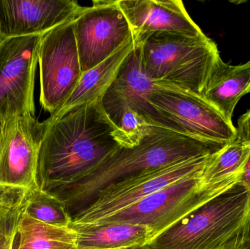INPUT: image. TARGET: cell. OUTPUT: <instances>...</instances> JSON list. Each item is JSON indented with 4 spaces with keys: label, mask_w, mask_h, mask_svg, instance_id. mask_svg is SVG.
I'll return each instance as SVG.
<instances>
[{
    "label": "cell",
    "mask_w": 250,
    "mask_h": 249,
    "mask_svg": "<svg viewBox=\"0 0 250 249\" xmlns=\"http://www.w3.org/2000/svg\"><path fill=\"white\" fill-rule=\"evenodd\" d=\"M156 86L157 83L146 75L140 48L135 47L103 97V106L108 109L126 105L142 114L152 125L169 129L166 121L148 102V95Z\"/></svg>",
    "instance_id": "obj_14"
},
{
    "label": "cell",
    "mask_w": 250,
    "mask_h": 249,
    "mask_svg": "<svg viewBox=\"0 0 250 249\" xmlns=\"http://www.w3.org/2000/svg\"><path fill=\"white\" fill-rule=\"evenodd\" d=\"M156 83L148 95V102L170 130L219 146H226L238 138L233 122L202 96L176 85Z\"/></svg>",
    "instance_id": "obj_5"
},
{
    "label": "cell",
    "mask_w": 250,
    "mask_h": 249,
    "mask_svg": "<svg viewBox=\"0 0 250 249\" xmlns=\"http://www.w3.org/2000/svg\"><path fill=\"white\" fill-rule=\"evenodd\" d=\"M224 146L154 126L139 144L119 146L89 173L50 194L64 203L73 219L98 193L113 184L178 162L209 156Z\"/></svg>",
    "instance_id": "obj_2"
},
{
    "label": "cell",
    "mask_w": 250,
    "mask_h": 249,
    "mask_svg": "<svg viewBox=\"0 0 250 249\" xmlns=\"http://www.w3.org/2000/svg\"><path fill=\"white\" fill-rule=\"evenodd\" d=\"M138 48L148 78L156 83L180 86L200 96L220 57L215 42L207 36L154 34Z\"/></svg>",
    "instance_id": "obj_4"
},
{
    "label": "cell",
    "mask_w": 250,
    "mask_h": 249,
    "mask_svg": "<svg viewBox=\"0 0 250 249\" xmlns=\"http://www.w3.org/2000/svg\"><path fill=\"white\" fill-rule=\"evenodd\" d=\"M73 20L82 73L111 57L129 39L130 26L114 0L93 1Z\"/></svg>",
    "instance_id": "obj_10"
},
{
    "label": "cell",
    "mask_w": 250,
    "mask_h": 249,
    "mask_svg": "<svg viewBox=\"0 0 250 249\" xmlns=\"http://www.w3.org/2000/svg\"><path fill=\"white\" fill-rule=\"evenodd\" d=\"M250 141L237 138L211 155L199 178L202 191L224 192L240 181Z\"/></svg>",
    "instance_id": "obj_18"
},
{
    "label": "cell",
    "mask_w": 250,
    "mask_h": 249,
    "mask_svg": "<svg viewBox=\"0 0 250 249\" xmlns=\"http://www.w3.org/2000/svg\"><path fill=\"white\" fill-rule=\"evenodd\" d=\"M250 229V193L239 181L151 240L143 249H219Z\"/></svg>",
    "instance_id": "obj_3"
},
{
    "label": "cell",
    "mask_w": 250,
    "mask_h": 249,
    "mask_svg": "<svg viewBox=\"0 0 250 249\" xmlns=\"http://www.w3.org/2000/svg\"><path fill=\"white\" fill-rule=\"evenodd\" d=\"M78 249H123L144 247L153 239L148 227L122 222L72 223Z\"/></svg>",
    "instance_id": "obj_17"
},
{
    "label": "cell",
    "mask_w": 250,
    "mask_h": 249,
    "mask_svg": "<svg viewBox=\"0 0 250 249\" xmlns=\"http://www.w3.org/2000/svg\"><path fill=\"white\" fill-rule=\"evenodd\" d=\"M43 128L35 116L0 120V185L38 190V155Z\"/></svg>",
    "instance_id": "obj_11"
},
{
    "label": "cell",
    "mask_w": 250,
    "mask_h": 249,
    "mask_svg": "<svg viewBox=\"0 0 250 249\" xmlns=\"http://www.w3.org/2000/svg\"><path fill=\"white\" fill-rule=\"evenodd\" d=\"M250 93V61L230 65L218 57L203 89L201 96L228 121H232L235 108L242 96Z\"/></svg>",
    "instance_id": "obj_15"
},
{
    "label": "cell",
    "mask_w": 250,
    "mask_h": 249,
    "mask_svg": "<svg viewBox=\"0 0 250 249\" xmlns=\"http://www.w3.org/2000/svg\"><path fill=\"white\" fill-rule=\"evenodd\" d=\"M73 20L43 34L40 42V102L51 115L70 97L83 75Z\"/></svg>",
    "instance_id": "obj_6"
},
{
    "label": "cell",
    "mask_w": 250,
    "mask_h": 249,
    "mask_svg": "<svg viewBox=\"0 0 250 249\" xmlns=\"http://www.w3.org/2000/svg\"><path fill=\"white\" fill-rule=\"evenodd\" d=\"M84 7L73 0H0V32L6 38L42 35Z\"/></svg>",
    "instance_id": "obj_13"
},
{
    "label": "cell",
    "mask_w": 250,
    "mask_h": 249,
    "mask_svg": "<svg viewBox=\"0 0 250 249\" xmlns=\"http://www.w3.org/2000/svg\"><path fill=\"white\" fill-rule=\"evenodd\" d=\"M25 213L32 219L53 226L67 228L73 223L64 203L40 190L31 191Z\"/></svg>",
    "instance_id": "obj_22"
},
{
    "label": "cell",
    "mask_w": 250,
    "mask_h": 249,
    "mask_svg": "<svg viewBox=\"0 0 250 249\" xmlns=\"http://www.w3.org/2000/svg\"><path fill=\"white\" fill-rule=\"evenodd\" d=\"M31 191L0 185V249H13L18 227L26 211Z\"/></svg>",
    "instance_id": "obj_20"
},
{
    "label": "cell",
    "mask_w": 250,
    "mask_h": 249,
    "mask_svg": "<svg viewBox=\"0 0 250 249\" xmlns=\"http://www.w3.org/2000/svg\"><path fill=\"white\" fill-rule=\"evenodd\" d=\"M211 155L178 162L113 184L98 193L86 209L73 217V223L96 224L111 217L164 187L201 172Z\"/></svg>",
    "instance_id": "obj_8"
},
{
    "label": "cell",
    "mask_w": 250,
    "mask_h": 249,
    "mask_svg": "<svg viewBox=\"0 0 250 249\" xmlns=\"http://www.w3.org/2000/svg\"><path fill=\"white\" fill-rule=\"evenodd\" d=\"M117 1L130 26L136 48L154 34L167 32L193 38L207 36L191 19L180 0Z\"/></svg>",
    "instance_id": "obj_12"
},
{
    "label": "cell",
    "mask_w": 250,
    "mask_h": 249,
    "mask_svg": "<svg viewBox=\"0 0 250 249\" xmlns=\"http://www.w3.org/2000/svg\"><path fill=\"white\" fill-rule=\"evenodd\" d=\"M134 48L133 39H129L105 61L83 73L79 84L64 105L42 122L51 124L75 108L102 99Z\"/></svg>",
    "instance_id": "obj_16"
},
{
    "label": "cell",
    "mask_w": 250,
    "mask_h": 249,
    "mask_svg": "<svg viewBox=\"0 0 250 249\" xmlns=\"http://www.w3.org/2000/svg\"><path fill=\"white\" fill-rule=\"evenodd\" d=\"M240 182L247 187L250 193V152L241 176Z\"/></svg>",
    "instance_id": "obj_25"
},
{
    "label": "cell",
    "mask_w": 250,
    "mask_h": 249,
    "mask_svg": "<svg viewBox=\"0 0 250 249\" xmlns=\"http://www.w3.org/2000/svg\"><path fill=\"white\" fill-rule=\"evenodd\" d=\"M202 171L164 187L123 211L96 224L122 222L144 225L151 230L154 239L224 192L201 190L199 178Z\"/></svg>",
    "instance_id": "obj_7"
},
{
    "label": "cell",
    "mask_w": 250,
    "mask_h": 249,
    "mask_svg": "<svg viewBox=\"0 0 250 249\" xmlns=\"http://www.w3.org/2000/svg\"><path fill=\"white\" fill-rule=\"evenodd\" d=\"M42 35L6 38L0 44V120L35 116V73Z\"/></svg>",
    "instance_id": "obj_9"
},
{
    "label": "cell",
    "mask_w": 250,
    "mask_h": 249,
    "mask_svg": "<svg viewBox=\"0 0 250 249\" xmlns=\"http://www.w3.org/2000/svg\"><path fill=\"white\" fill-rule=\"evenodd\" d=\"M104 110L115 126L116 139L122 147L139 144L154 127L142 114L126 105Z\"/></svg>",
    "instance_id": "obj_21"
},
{
    "label": "cell",
    "mask_w": 250,
    "mask_h": 249,
    "mask_svg": "<svg viewBox=\"0 0 250 249\" xmlns=\"http://www.w3.org/2000/svg\"><path fill=\"white\" fill-rule=\"evenodd\" d=\"M238 138L250 141V109L241 116L238 121Z\"/></svg>",
    "instance_id": "obj_24"
},
{
    "label": "cell",
    "mask_w": 250,
    "mask_h": 249,
    "mask_svg": "<svg viewBox=\"0 0 250 249\" xmlns=\"http://www.w3.org/2000/svg\"><path fill=\"white\" fill-rule=\"evenodd\" d=\"M13 249H78L76 232L70 227L53 226L23 213Z\"/></svg>",
    "instance_id": "obj_19"
},
{
    "label": "cell",
    "mask_w": 250,
    "mask_h": 249,
    "mask_svg": "<svg viewBox=\"0 0 250 249\" xmlns=\"http://www.w3.org/2000/svg\"><path fill=\"white\" fill-rule=\"evenodd\" d=\"M41 123L37 184L48 194L80 179L120 146L102 99L75 108L51 124Z\"/></svg>",
    "instance_id": "obj_1"
},
{
    "label": "cell",
    "mask_w": 250,
    "mask_h": 249,
    "mask_svg": "<svg viewBox=\"0 0 250 249\" xmlns=\"http://www.w3.org/2000/svg\"><path fill=\"white\" fill-rule=\"evenodd\" d=\"M123 249H143V247H134V248Z\"/></svg>",
    "instance_id": "obj_27"
},
{
    "label": "cell",
    "mask_w": 250,
    "mask_h": 249,
    "mask_svg": "<svg viewBox=\"0 0 250 249\" xmlns=\"http://www.w3.org/2000/svg\"><path fill=\"white\" fill-rule=\"evenodd\" d=\"M5 39V37H4V35H3L1 33V32H0V44H1V42H2L3 41H4Z\"/></svg>",
    "instance_id": "obj_26"
},
{
    "label": "cell",
    "mask_w": 250,
    "mask_h": 249,
    "mask_svg": "<svg viewBox=\"0 0 250 249\" xmlns=\"http://www.w3.org/2000/svg\"><path fill=\"white\" fill-rule=\"evenodd\" d=\"M219 249H250V229L244 231Z\"/></svg>",
    "instance_id": "obj_23"
}]
</instances>
